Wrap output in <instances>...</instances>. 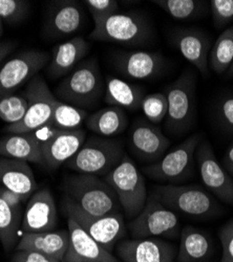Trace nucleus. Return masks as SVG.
Returning a JSON list of instances; mask_svg holds the SVG:
<instances>
[{"label":"nucleus","instance_id":"nucleus-1","mask_svg":"<svg viewBox=\"0 0 233 262\" xmlns=\"http://www.w3.org/2000/svg\"><path fill=\"white\" fill-rule=\"evenodd\" d=\"M62 190L67 200L94 216L121 212V206L112 187L99 177L73 174L63 180Z\"/></svg>","mask_w":233,"mask_h":262},{"label":"nucleus","instance_id":"nucleus-2","mask_svg":"<svg viewBox=\"0 0 233 262\" xmlns=\"http://www.w3.org/2000/svg\"><path fill=\"white\" fill-rule=\"evenodd\" d=\"M105 92V79L95 57L81 62L56 87L57 100L81 109L95 107Z\"/></svg>","mask_w":233,"mask_h":262},{"label":"nucleus","instance_id":"nucleus-3","mask_svg":"<svg viewBox=\"0 0 233 262\" xmlns=\"http://www.w3.org/2000/svg\"><path fill=\"white\" fill-rule=\"evenodd\" d=\"M125 156L121 141L93 136L86 140L66 167L79 173L105 177L113 171Z\"/></svg>","mask_w":233,"mask_h":262},{"label":"nucleus","instance_id":"nucleus-4","mask_svg":"<svg viewBox=\"0 0 233 262\" xmlns=\"http://www.w3.org/2000/svg\"><path fill=\"white\" fill-rule=\"evenodd\" d=\"M197 75L186 70L165 90L168 109L165 128L173 135H183L195 125L196 121Z\"/></svg>","mask_w":233,"mask_h":262},{"label":"nucleus","instance_id":"nucleus-5","mask_svg":"<svg viewBox=\"0 0 233 262\" xmlns=\"http://www.w3.org/2000/svg\"><path fill=\"white\" fill-rule=\"evenodd\" d=\"M103 180L116 193L126 218L132 221L142 212L148 199L146 183L129 156L125 155L121 163Z\"/></svg>","mask_w":233,"mask_h":262},{"label":"nucleus","instance_id":"nucleus-6","mask_svg":"<svg viewBox=\"0 0 233 262\" xmlns=\"http://www.w3.org/2000/svg\"><path fill=\"white\" fill-rule=\"evenodd\" d=\"M90 37L96 41L127 47H143L153 38L148 20L139 13H116L95 25Z\"/></svg>","mask_w":233,"mask_h":262},{"label":"nucleus","instance_id":"nucleus-7","mask_svg":"<svg viewBox=\"0 0 233 262\" xmlns=\"http://www.w3.org/2000/svg\"><path fill=\"white\" fill-rule=\"evenodd\" d=\"M154 194L166 208L190 217H213L221 210L215 198L198 185L159 186Z\"/></svg>","mask_w":233,"mask_h":262},{"label":"nucleus","instance_id":"nucleus-8","mask_svg":"<svg viewBox=\"0 0 233 262\" xmlns=\"http://www.w3.org/2000/svg\"><path fill=\"white\" fill-rule=\"evenodd\" d=\"M201 139L200 134L189 137L159 161L146 166L144 173L160 183L178 184L188 181L194 176L196 151Z\"/></svg>","mask_w":233,"mask_h":262},{"label":"nucleus","instance_id":"nucleus-9","mask_svg":"<svg viewBox=\"0 0 233 262\" xmlns=\"http://www.w3.org/2000/svg\"><path fill=\"white\" fill-rule=\"evenodd\" d=\"M129 229L134 238H178L181 226L176 212L166 208L153 193L142 212L131 221Z\"/></svg>","mask_w":233,"mask_h":262},{"label":"nucleus","instance_id":"nucleus-10","mask_svg":"<svg viewBox=\"0 0 233 262\" xmlns=\"http://www.w3.org/2000/svg\"><path fill=\"white\" fill-rule=\"evenodd\" d=\"M25 95L29 100L28 112L19 123L4 128V133L8 135L35 133L51 122L57 99L45 79L39 75L35 76L29 82Z\"/></svg>","mask_w":233,"mask_h":262},{"label":"nucleus","instance_id":"nucleus-11","mask_svg":"<svg viewBox=\"0 0 233 262\" xmlns=\"http://www.w3.org/2000/svg\"><path fill=\"white\" fill-rule=\"evenodd\" d=\"M62 209L68 217H72L101 247L110 252L126 233L124 216L121 212L94 216L82 211L66 198L62 201Z\"/></svg>","mask_w":233,"mask_h":262},{"label":"nucleus","instance_id":"nucleus-12","mask_svg":"<svg viewBox=\"0 0 233 262\" xmlns=\"http://www.w3.org/2000/svg\"><path fill=\"white\" fill-rule=\"evenodd\" d=\"M41 145L44 164L51 169H58L68 163L87 140L86 130H61L48 124L35 131Z\"/></svg>","mask_w":233,"mask_h":262},{"label":"nucleus","instance_id":"nucleus-13","mask_svg":"<svg viewBox=\"0 0 233 262\" xmlns=\"http://www.w3.org/2000/svg\"><path fill=\"white\" fill-rule=\"evenodd\" d=\"M47 52L30 50L18 54L0 68V99L30 82L50 62Z\"/></svg>","mask_w":233,"mask_h":262},{"label":"nucleus","instance_id":"nucleus-14","mask_svg":"<svg viewBox=\"0 0 233 262\" xmlns=\"http://www.w3.org/2000/svg\"><path fill=\"white\" fill-rule=\"evenodd\" d=\"M201 180L208 191L223 203L233 206V179L218 161L207 141L199 144L196 151Z\"/></svg>","mask_w":233,"mask_h":262},{"label":"nucleus","instance_id":"nucleus-15","mask_svg":"<svg viewBox=\"0 0 233 262\" xmlns=\"http://www.w3.org/2000/svg\"><path fill=\"white\" fill-rule=\"evenodd\" d=\"M117 255L123 262H176L174 246L159 238H134L122 240Z\"/></svg>","mask_w":233,"mask_h":262},{"label":"nucleus","instance_id":"nucleus-16","mask_svg":"<svg viewBox=\"0 0 233 262\" xmlns=\"http://www.w3.org/2000/svg\"><path fill=\"white\" fill-rule=\"evenodd\" d=\"M58 214L54 196L49 189L37 190L27 203L21 230L24 233H41L54 231Z\"/></svg>","mask_w":233,"mask_h":262},{"label":"nucleus","instance_id":"nucleus-17","mask_svg":"<svg viewBox=\"0 0 233 262\" xmlns=\"http://www.w3.org/2000/svg\"><path fill=\"white\" fill-rule=\"evenodd\" d=\"M112 59L117 72L133 80L153 79L159 76L165 68L163 56L155 52H118L113 55Z\"/></svg>","mask_w":233,"mask_h":262},{"label":"nucleus","instance_id":"nucleus-18","mask_svg":"<svg viewBox=\"0 0 233 262\" xmlns=\"http://www.w3.org/2000/svg\"><path fill=\"white\" fill-rule=\"evenodd\" d=\"M169 140L156 125L137 120L130 131V147L142 161L157 162L169 148Z\"/></svg>","mask_w":233,"mask_h":262},{"label":"nucleus","instance_id":"nucleus-19","mask_svg":"<svg viewBox=\"0 0 233 262\" xmlns=\"http://www.w3.org/2000/svg\"><path fill=\"white\" fill-rule=\"evenodd\" d=\"M69 249L62 262H120L101 247L72 217H68Z\"/></svg>","mask_w":233,"mask_h":262},{"label":"nucleus","instance_id":"nucleus-20","mask_svg":"<svg viewBox=\"0 0 233 262\" xmlns=\"http://www.w3.org/2000/svg\"><path fill=\"white\" fill-rule=\"evenodd\" d=\"M83 21V10L78 2H56L48 11L44 32L50 39H63L79 32Z\"/></svg>","mask_w":233,"mask_h":262},{"label":"nucleus","instance_id":"nucleus-21","mask_svg":"<svg viewBox=\"0 0 233 262\" xmlns=\"http://www.w3.org/2000/svg\"><path fill=\"white\" fill-rule=\"evenodd\" d=\"M172 41L181 55L192 63L204 78L209 76L211 38L197 29H180L173 33Z\"/></svg>","mask_w":233,"mask_h":262},{"label":"nucleus","instance_id":"nucleus-22","mask_svg":"<svg viewBox=\"0 0 233 262\" xmlns=\"http://www.w3.org/2000/svg\"><path fill=\"white\" fill-rule=\"evenodd\" d=\"M90 52V43L83 37H74L54 48L47 74L52 79L67 77Z\"/></svg>","mask_w":233,"mask_h":262},{"label":"nucleus","instance_id":"nucleus-23","mask_svg":"<svg viewBox=\"0 0 233 262\" xmlns=\"http://www.w3.org/2000/svg\"><path fill=\"white\" fill-rule=\"evenodd\" d=\"M69 243L68 230L24 233L16 246V251H34L62 261L69 249Z\"/></svg>","mask_w":233,"mask_h":262},{"label":"nucleus","instance_id":"nucleus-24","mask_svg":"<svg viewBox=\"0 0 233 262\" xmlns=\"http://www.w3.org/2000/svg\"><path fill=\"white\" fill-rule=\"evenodd\" d=\"M0 184L30 199L37 191L34 172L28 162L0 157Z\"/></svg>","mask_w":233,"mask_h":262},{"label":"nucleus","instance_id":"nucleus-25","mask_svg":"<svg viewBox=\"0 0 233 262\" xmlns=\"http://www.w3.org/2000/svg\"><path fill=\"white\" fill-rule=\"evenodd\" d=\"M0 157L44 164L41 145L35 133L10 134L0 139Z\"/></svg>","mask_w":233,"mask_h":262},{"label":"nucleus","instance_id":"nucleus-26","mask_svg":"<svg viewBox=\"0 0 233 262\" xmlns=\"http://www.w3.org/2000/svg\"><path fill=\"white\" fill-rule=\"evenodd\" d=\"M144 93L137 85H133L114 76L105 78L104 101L109 106H117L124 111L136 112L140 109Z\"/></svg>","mask_w":233,"mask_h":262},{"label":"nucleus","instance_id":"nucleus-27","mask_svg":"<svg viewBox=\"0 0 233 262\" xmlns=\"http://www.w3.org/2000/svg\"><path fill=\"white\" fill-rule=\"evenodd\" d=\"M213 251L208 235L195 227L187 226L181 230L178 262H204Z\"/></svg>","mask_w":233,"mask_h":262},{"label":"nucleus","instance_id":"nucleus-28","mask_svg":"<svg viewBox=\"0 0 233 262\" xmlns=\"http://www.w3.org/2000/svg\"><path fill=\"white\" fill-rule=\"evenodd\" d=\"M86 125L100 137L113 138L124 133L129 126V117L123 108L108 106L89 115Z\"/></svg>","mask_w":233,"mask_h":262},{"label":"nucleus","instance_id":"nucleus-29","mask_svg":"<svg viewBox=\"0 0 233 262\" xmlns=\"http://www.w3.org/2000/svg\"><path fill=\"white\" fill-rule=\"evenodd\" d=\"M23 212L16 211L0 198V243L6 253L16 249Z\"/></svg>","mask_w":233,"mask_h":262},{"label":"nucleus","instance_id":"nucleus-30","mask_svg":"<svg viewBox=\"0 0 233 262\" xmlns=\"http://www.w3.org/2000/svg\"><path fill=\"white\" fill-rule=\"evenodd\" d=\"M209 67L216 74L224 75L233 62V27L225 29L209 54Z\"/></svg>","mask_w":233,"mask_h":262},{"label":"nucleus","instance_id":"nucleus-31","mask_svg":"<svg viewBox=\"0 0 233 262\" xmlns=\"http://www.w3.org/2000/svg\"><path fill=\"white\" fill-rule=\"evenodd\" d=\"M88 117L89 113L86 109L57 100L50 125L61 130H77L81 129L82 124L86 122Z\"/></svg>","mask_w":233,"mask_h":262},{"label":"nucleus","instance_id":"nucleus-32","mask_svg":"<svg viewBox=\"0 0 233 262\" xmlns=\"http://www.w3.org/2000/svg\"><path fill=\"white\" fill-rule=\"evenodd\" d=\"M154 3L166 14L178 20L201 17L207 8V3L200 0H156Z\"/></svg>","mask_w":233,"mask_h":262},{"label":"nucleus","instance_id":"nucleus-33","mask_svg":"<svg viewBox=\"0 0 233 262\" xmlns=\"http://www.w3.org/2000/svg\"><path fill=\"white\" fill-rule=\"evenodd\" d=\"M29 100L24 94H12L0 99V120L8 125H15L23 120L28 112Z\"/></svg>","mask_w":233,"mask_h":262},{"label":"nucleus","instance_id":"nucleus-34","mask_svg":"<svg viewBox=\"0 0 233 262\" xmlns=\"http://www.w3.org/2000/svg\"><path fill=\"white\" fill-rule=\"evenodd\" d=\"M140 109L150 123L155 125L163 122L166 119L168 109L166 96L161 93L144 96Z\"/></svg>","mask_w":233,"mask_h":262},{"label":"nucleus","instance_id":"nucleus-35","mask_svg":"<svg viewBox=\"0 0 233 262\" xmlns=\"http://www.w3.org/2000/svg\"><path fill=\"white\" fill-rule=\"evenodd\" d=\"M30 6L26 0H0V19L12 26L23 23L29 14Z\"/></svg>","mask_w":233,"mask_h":262},{"label":"nucleus","instance_id":"nucleus-36","mask_svg":"<svg viewBox=\"0 0 233 262\" xmlns=\"http://www.w3.org/2000/svg\"><path fill=\"white\" fill-rule=\"evenodd\" d=\"M216 29L223 30L233 21V0H211L209 2Z\"/></svg>","mask_w":233,"mask_h":262},{"label":"nucleus","instance_id":"nucleus-37","mask_svg":"<svg viewBox=\"0 0 233 262\" xmlns=\"http://www.w3.org/2000/svg\"><path fill=\"white\" fill-rule=\"evenodd\" d=\"M83 4L88 7L95 25L118 13L119 10V4L116 0H86Z\"/></svg>","mask_w":233,"mask_h":262},{"label":"nucleus","instance_id":"nucleus-38","mask_svg":"<svg viewBox=\"0 0 233 262\" xmlns=\"http://www.w3.org/2000/svg\"><path fill=\"white\" fill-rule=\"evenodd\" d=\"M216 117L221 128L233 134V95L220 99L216 107Z\"/></svg>","mask_w":233,"mask_h":262},{"label":"nucleus","instance_id":"nucleus-39","mask_svg":"<svg viewBox=\"0 0 233 262\" xmlns=\"http://www.w3.org/2000/svg\"><path fill=\"white\" fill-rule=\"evenodd\" d=\"M219 238L222 246L221 262H233V220L220 229Z\"/></svg>","mask_w":233,"mask_h":262},{"label":"nucleus","instance_id":"nucleus-40","mask_svg":"<svg viewBox=\"0 0 233 262\" xmlns=\"http://www.w3.org/2000/svg\"><path fill=\"white\" fill-rule=\"evenodd\" d=\"M11 262H62L53 257L34 251H16Z\"/></svg>","mask_w":233,"mask_h":262},{"label":"nucleus","instance_id":"nucleus-41","mask_svg":"<svg viewBox=\"0 0 233 262\" xmlns=\"http://www.w3.org/2000/svg\"><path fill=\"white\" fill-rule=\"evenodd\" d=\"M0 198H2L10 207L16 211L23 212V205L28 203L30 199L20 195L4 186H0Z\"/></svg>","mask_w":233,"mask_h":262},{"label":"nucleus","instance_id":"nucleus-42","mask_svg":"<svg viewBox=\"0 0 233 262\" xmlns=\"http://www.w3.org/2000/svg\"><path fill=\"white\" fill-rule=\"evenodd\" d=\"M16 47V42L14 41L0 42V67L3 65V62L6 60V58L13 53Z\"/></svg>","mask_w":233,"mask_h":262},{"label":"nucleus","instance_id":"nucleus-43","mask_svg":"<svg viewBox=\"0 0 233 262\" xmlns=\"http://www.w3.org/2000/svg\"><path fill=\"white\" fill-rule=\"evenodd\" d=\"M222 166L228 172L229 176L233 179V144L228 148L222 160Z\"/></svg>","mask_w":233,"mask_h":262},{"label":"nucleus","instance_id":"nucleus-44","mask_svg":"<svg viewBox=\"0 0 233 262\" xmlns=\"http://www.w3.org/2000/svg\"><path fill=\"white\" fill-rule=\"evenodd\" d=\"M227 77L228 78H232L233 77V62H232V64H231V67H230V69H229V71L227 72Z\"/></svg>","mask_w":233,"mask_h":262},{"label":"nucleus","instance_id":"nucleus-45","mask_svg":"<svg viewBox=\"0 0 233 262\" xmlns=\"http://www.w3.org/2000/svg\"><path fill=\"white\" fill-rule=\"evenodd\" d=\"M3 34H4V21L0 19V38L3 37Z\"/></svg>","mask_w":233,"mask_h":262}]
</instances>
